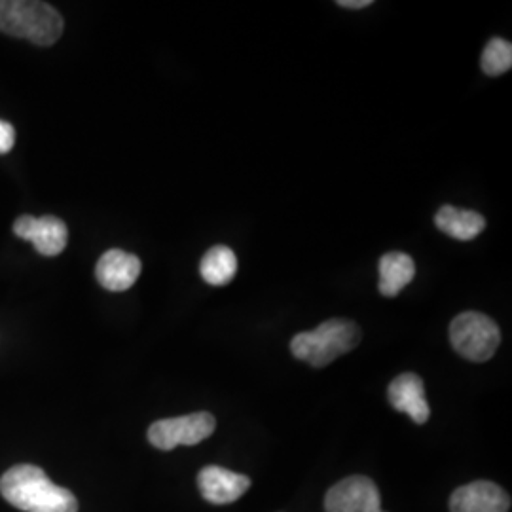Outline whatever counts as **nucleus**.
<instances>
[{
    "label": "nucleus",
    "mask_w": 512,
    "mask_h": 512,
    "mask_svg": "<svg viewBox=\"0 0 512 512\" xmlns=\"http://www.w3.org/2000/svg\"><path fill=\"white\" fill-rule=\"evenodd\" d=\"M380 293L393 298L399 296L406 285H410L416 277V264L414 258L401 251H393L380 258Z\"/></svg>",
    "instance_id": "12"
},
{
    "label": "nucleus",
    "mask_w": 512,
    "mask_h": 512,
    "mask_svg": "<svg viewBox=\"0 0 512 512\" xmlns=\"http://www.w3.org/2000/svg\"><path fill=\"white\" fill-rule=\"evenodd\" d=\"M450 342L459 355L473 363L490 361L501 344L494 319L480 311H465L450 325Z\"/></svg>",
    "instance_id": "4"
},
{
    "label": "nucleus",
    "mask_w": 512,
    "mask_h": 512,
    "mask_svg": "<svg viewBox=\"0 0 512 512\" xmlns=\"http://www.w3.org/2000/svg\"><path fill=\"white\" fill-rule=\"evenodd\" d=\"M65 23L52 4L38 0H0V31L37 46H52Z\"/></svg>",
    "instance_id": "2"
},
{
    "label": "nucleus",
    "mask_w": 512,
    "mask_h": 512,
    "mask_svg": "<svg viewBox=\"0 0 512 512\" xmlns=\"http://www.w3.org/2000/svg\"><path fill=\"white\" fill-rule=\"evenodd\" d=\"M327 512H385L376 482L368 476H348L334 484L325 497Z\"/></svg>",
    "instance_id": "6"
},
{
    "label": "nucleus",
    "mask_w": 512,
    "mask_h": 512,
    "mask_svg": "<svg viewBox=\"0 0 512 512\" xmlns=\"http://www.w3.org/2000/svg\"><path fill=\"white\" fill-rule=\"evenodd\" d=\"M387 399L399 412L410 416V420L423 425L431 416V408L425 399V385L418 374L404 372L397 376L387 389Z\"/></svg>",
    "instance_id": "11"
},
{
    "label": "nucleus",
    "mask_w": 512,
    "mask_h": 512,
    "mask_svg": "<svg viewBox=\"0 0 512 512\" xmlns=\"http://www.w3.org/2000/svg\"><path fill=\"white\" fill-rule=\"evenodd\" d=\"M361 329L349 319H330L315 330L300 332L291 340V351L298 361L323 368L359 346Z\"/></svg>",
    "instance_id": "3"
},
{
    "label": "nucleus",
    "mask_w": 512,
    "mask_h": 512,
    "mask_svg": "<svg viewBox=\"0 0 512 512\" xmlns=\"http://www.w3.org/2000/svg\"><path fill=\"white\" fill-rule=\"evenodd\" d=\"M14 234L31 241L38 253L44 256L61 255L69 241L67 224L57 217L35 219L31 215H21L14 222Z\"/></svg>",
    "instance_id": "7"
},
{
    "label": "nucleus",
    "mask_w": 512,
    "mask_h": 512,
    "mask_svg": "<svg viewBox=\"0 0 512 512\" xmlns=\"http://www.w3.org/2000/svg\"><path fill=\"white\" fill-rule=\"evenodd\" d=\"M482 71L488 76H501L511 71L512 44L505 38H492L482 52Z\"/></svg>",
    "instance_id": "15"
},
{
    "label": "nucleus",
    "mask_w": 512,
    "mask_h": 512,
    "mask_svg": "<svg viewBox=\"0 0 512 512\" xmlns=\"http://www.w3.org/2000/svg\"><path fill=\"white\" fill-rule=\"evenodd\" d=\"M16 145V129L12 124L0 120V154L10 152Z\"/></svg>",
    "instance_id": "16"
},
{
    "label": "nucleus",
    "mask_w": 512,
    "mask_h": 512,
    "mask_svg": "<svg viewBox=\"0 0 512 512\" xmlns=\"http://www.w3.org/2000/svg\"><path fill=\"white\" fill-rule=\"evenodd\" d=\"M217 429V420L209 412H196L181 418L156 421L148 429V442L158 450H175L177 446H196L209 439Z\"/></svg>",
    "instance_id": "5"
},
{
    "label": "nucleus",
    "mask_w": 512,
    "mask_h": 512,
    "mask_svg": "<svg viewBox=\"0 0 512 512\" xmlns=\"http://www.w3.org/2000/svg\"><path fill=\"white\" fill-rule=\"evenodd\" d=\"M198 488L205 501L213 505H228L238 501L251 488V478L219 465H209L198 475Z\"/></svg>",
    "instance_id": "10"
},
{
    "label": "nucleus",
    "mask_w": 512,
    "mask_h": 512,
    "mask_svg": "<svg viewBox=\"0 0 512 512\" xmlns=\"http://www.w3.org/2000/svg\"><path fill=\"white\" fill-rule=\"evenodd\" d=\"M435 224L442 234L450 238L471 241L486 228V219L476 211H465L454 205H444L440 207L435 217Z\"/></svg>",
    "instance_id": "13"
},
{
    "label": "nucleus",
    "mask_w": 512,
    "mask_h": 512,
    "mask_svg": "<svg viewBox=\"0 0 512 512\" xmlns=\"http://www.w3.org/2000/svg\"><path fill=\"white\" fill-rule=\"evenodd\" d=\"M511 495L490 480H475L450 497L452 512H509Z\"/></svg>",
    "instance_id": "8"
},
{
    "label": "nucleus",
    "mask_w": 512,
    "mask_h": 512,
    "mask_svg": "<svg viewBox=\"0 0 512 512\" xmlns=\"http://www.w3.org/2000/svg\"><path fill=\"white\" fill-rule=\"evenodd\" d=\"M200 274L209 285H228L238 274V258L230 247L215 245L211 247L200 262Z\"/></svg>",
    "instance_id": "14"
},
{
    "label": "nucleus",
    "mask_w": 512,
    "mask_h": 512,
    "mask_svg": "<svg viewBox=\"0 0 512 512\" xmlns=\"http://www.w3.org/2000/svg\"><path fill=\"white\" fill-rule=\"evenodd\" d=\"M0 494L19 511L78 512L71 490L54 484L35 465H16L0 478Z\"/></svg>",
    "instance_id": "1"
},
{
    "label": "nucleus",
    "mask_w": 512,
    "mask_h": 512,
    "mask_svg": "<svg viewBox=\"0 0 512 512\" xmlns=\"http://www.w3.org/2000/svg\"><path fill=\"white\" fill-rule=\"evenodd\" d=\"M370 4H372V0H340L338 2V6L349 8V10H361V8H366Z\"/></svg>",
    "instance_id": "17"
},
{
    "label": "nucleus",
    "mask_w": 512,
    "mask_h": 512,
    "mask_svg": "<svg viewBox=\"0 0 512 512\" xmlns=\"http://www.w3.org/2000/svg\"><path fill=\"white\" fill-rule=\"evenodd\" d=\"M141 260L122 249H110L99 258L95 266V277L99 285L112 293H124L135 285L141 275Z\"/></svg>",
    "instance_id": "9"
}]
</instances>
